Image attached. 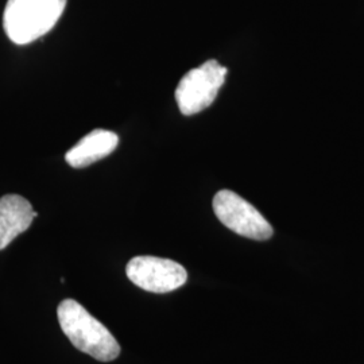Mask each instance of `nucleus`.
Returning <instances> with one entry per match:
<instances>
[{
	"label": "nucleus",
	"mask_w": 364,
	"mask_h": 364,
	"mask_svg": "<svg viewBox=\"0 0 364 364\" xmlns=\"http://www.w3.org/2000/svg\"><path fill=\"white\" fill-rule=\"evenodd\" d=\"M119 136L108 130H93L81 138L65 154V161L72 168H87L115 151Z\"/></svg>",
	"instance_id": "obj_7"
},
{
	"label": "nucleus",
	"mask_w": 364,
	"mask_h": 364,
	"mask_svg": "<svg viewBox=\"0 0 364 364\" xmlns=\"http://www.w3.org/2000/svg\"><path fill=\"white\" fill-rule=\"evenodd\" d=\"M68 0H9L3 28L10 41L27 45L46 36L65 11Z\"/></svg>",
	"instance_id": "obj_2"
},
{
	"label": "nucleus",
	"mask_w": 364,
	"mask_h": 364,
	"mask_svg": "<svg viewBox=\"0 0 364 364\" xmlns=\"http://www.w3.org/2000/svg\"><path fill=\"white\" fill-rule=\"evenodd\" d=\"M227 73L228 69L216 60L189 70L176 90V100L182 114L189 117L208 108L218 97Z\"/></svg>",
	"instance_id": "obj_3"
},
{
	"label": "nucleus",
	"mask_w": 364,
	"mask_h": 364,
	"mask_svg": "<svg viewBox=\"0 0 364 364\" xmlns=\"http://www.w3.org/2000/svg\"><path fill=\"white\" fill-rule=\"evenodd\" d=\"M38 216L25 197L3 196L0 198V250H4L16 236L28 230Z\"/></svg>",
	"instance_id": "obj_6"
},
{
	"label": "nucleus",
	"mask_w": 364,
	"mask_h": 364,
	"mask_svg": "<svg viewBox=\"0 0 364 364\" xmlns=\"http://www.w3.org/2000/svg\"><path fill=\"white\" fill-rule=\"evenodd\" d=\"M126 274L134 285L151 293H169L188 281V273L180 263L149 255L132 258Z\"/></svg>",
	"instance_id": "obj_5"
},
{
	"label": "nucleus",
	"mask_w": 364,
	"mask_h": 364,
	"mask_svg": "<svg viewBox=\"0 0 364 364\" xmlns=\"http://www.w3.org/2000/svg\"><path fill=\"white\" fill-rule=\"evenodd\" d=\"M213 210L219 220L235 234L254 240H267L273 227L258 209L232 191L223 189L213 198Z\"/></svg>",
	"instance_id": "obj_4"
},
{
	"label": "nucleus",
	"mask_w": 364,
	"mask_h": 364,
	"mask_svg": "<svg viewBox=\"0 0 364 364\" xmlns=\"http://www.w3.org/2000/svg\"><path fill=\"white\" fill-rule=\"evenodd\" d=\"M58 323L70 343L96 360L111 362L120 353L114 335L75 299H64L57 309Z\"/></svg>",
	"instance_id": "obj_1"
}]
</instances>
